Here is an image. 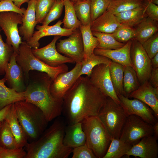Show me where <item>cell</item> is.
Returning a JSON list of instances; mask_svg holds the SVG:
<instances>
[{
  "label": "cell",
  "mask_w": 158,
  "mask_h": 158,
  "mask_svg": "<svg viewBox=\"0 0 158 158\" xmlns=\"http://www.w3.org/2000/svg\"><path fill=\"white\" fill-rule=\"evenodd\" d=\"M151 61L152 68H158V53L151 59Z\"/></svg>",
  "instance_id": "f907efd6"
},
{
  "label": "cell",
  "mask_w": 158,
  "mask_h": 158,
  "mask_svg": "<svg viewBox=\"0 0 158 158\" xmlns=\"http://www.w3.org/2000/svg\"><path fill=\"white\" fill-rule=\"evenodd\" d=\"M22 15L14 12L0 13V27L6 36V42L12 46L16 54L22 42L18 28V24H22Z\"/></svg>",
  "instance_id": "9c48e42d"
},
{
  "label": "cell",
  "mask_w": 158,
  "mask_h": 158,
  "mask_svg": "<svg viewBox=\"0 0 158 158\" xmlns=\"http://www.w3.org/2000/svg\"><path fill=\"white\" fill-rule=\"evenodd\" d=\"M76 63L74 67L70 71L59 74L52 81L50 91L54 97L63 99L66 93L78 78L81 65L80 63Z\"/></svg>",
  "instance_id": "9a60e30c"
},
{
  "label": "cell",
  "mask_w": 158,
  "mask_h": 158,
  "mask_svg": "<svg viewBox=\"0 0 158 158\" xmlns=\"http://www.w3.org/2000/svg\"><path fill=\"white\" fill-rule=\"evenodd\" d=\"M16 58L23 71L25 80L28 82L31 71L45 73L52 80L59 74L68 71V67L65 64L57 67H52L43 63L34 55L32 48L25 41L22 42L20 45Z\"/></svg>",
  "instance_id": "8992f818"
},
{
  "label": "cell",
  "mask_w": 158,
  "mask_h": 158,
  "mask_svg": "<svg viewBox=\"0 0 158 158\" xmlns=\"http://www.w3.org/2000/svg\"><path fill=\"white\" fill-rule=\"evenodd\" d=\"M153 135L158 139V122L157 121L153 125Z\"/></svg>",
  "instance_id": "f5cc1de1"
},
{
  "label": "cell",
  "mask_w": 158,
  "mask_h": 158,
  "mask_svg": "<svg viewBox=\"0 0 158 158\" xmlns=\"http://www.w3.org/2000/svg\"><path fill=\"white\" fill-rule=\"evenodd\" d=\"M88 77L92 83L106 97H110L116 102L120 104V100L114 90L111 80L109 66L101 64L96 66Z\"/></svg>",
  "instance_id": "7c38bea8"
},
{
  "label": "cell",
  "mask_w": 158,
  "mask_h": 158,
  "mask_svg": "<svg viewBox=\"0 0 158 158\" xmlns=\"http://www.w3.org/2000/svg\"><path fill=\"white\" fill-rule=\"evenodd\" d=\"M121 24L115 15L107 10L91 24L92 31L112 33Z\"/></svg>",
  "instance_id": "cb8c5ba5"
},
{
  "label": "cell",
  "mask_w": 158,
  "mask_h": 158,
  "mask_svg": "<svg viewBox=\"0 0 158 158\" xmlns=\"http://www.w3.org/2000/svg\"><path fill=\"white\" fill-rule=\"evenodd\" d=\"M144 14L156 21H158V6L153 3L151 0H143Z\"/></svg>",
  "instance_id": "f6af8a7d"
},
{
  "label": "cell",
  "mask_w": 158,
  "mask_h": 158,
  "mask_svg": "<svg viewBox=\"0 0 158 158\" xmlns=\"http://www.w3.org/2000/svg\"><path fill=\"white\" fill-rule=\"evenodd\" d=\"M63 8V0L55 1L44 19L42 25H48L52 21L59 18L61 15Z\"/></svg>",
  "instance_id": "b9f144b4"
},
{
  "label": "cell",
  "mask_w": 158,
  "mask_h": 158,
  "mask_svg": "<svg viewBox=\"0 0 158 158\" xmlns=\"http://www.w3.org/2000/svg\"><path fill=\"white\" fill-rule=\"evenodd\" d=\"M79 29L81 33L84 48V59H85L94 53V49L97 48L99 44V42L97 37L92 34L91 25H81Z\"/></svg>",
  "instance_id": "83f0119b"
},
{
  "label": "cell",
  "mask_w": 158,
  "mask_h": 158,
  "mask_svg": "<svg viewBox=\"0 0 158 158\" xmlns=\"http://www.w3.org/2000/svg\"><path fill=\"white\" fill-rule=\"evenodd\" d=\"M82 0H70V1H71L73 3H74L77 1H82Z\"/></svg>",
  "instance_id": "11a10c76"
},
{
  "label": "cell",
  "mask_w": 158,
  "mask_h": 158,
  "mask_svg": "<svg viewBox=\"0 0 158 158\" xmlns=\"http://www.w3.org/2000/svg\"><path fill=\"white\" fill-rule=\"evenodd\" d=\"M77 16L81 24L91 25V0H83L73 3Z\"/></svg>",
  "instance_id": "e575fe53"
},
{
  "label": "cell",
  "mask_w": 158,
  "mask_h": 158,
  "mask_svg": "<svg viewBox=\"0 0 158 158\" xmlns=\"http://www.w3.org/2000/svg\"><path fill=\"white\" fill-rule=\"evenodd\" d=\"M81 123L86 145L97 158H103L112 138L106 127L98 116L86 118Z\"/></svg>",
  "instance_id": "5b68a950"
},
{
  "label": "cell",
  "mask_w": 158,
  "mask_h": 158,
  "mask_svg": "<svg viewBox=\"0 0 158 158\" xmlns=\"http://www.w3.org/2000/svg\"><path fill=\"white\" fill-rule=\"evenodd\" d=\"M142 46L148 56L152 59L158 53V33L157 32L145 41Z\"/></svg>",
  "instance_id": "7bdbcfd3"
},
{
  "label": "cell",
  "mask_w": 158,
  "mask_h": 158,
  "mask_svg": "<svg viewBox=\"0 0 158 158\" xmlns=\"http://www.w3.org/2000/svg\"><path fill=\"white\" fill-rule=\"evenodd\" d=\"M92 33L99 42L97 48L107 50L114 49L121 47L125 44L117 41L111 33L95 31H92Z\"/></svg>",
  "instance_id": "836d02e7"
},
{
  "label": "cell",
  "mask_w": 158,
  "mask_h": 158,
  "mask_svg": "<svg viewBox=\"0 0 158 158\" xmlns=\"http://www.w3.org/2000/svg\"><path fill=\"white\" fill-rule=\"evenodd\" d=\"M135 27V39L142 44L158 32V22L145 17Z\"/></svg>",
  "instance_id": "d4e9b609"
},
{
  "label": "cell",
  "mask_w": 158,
  "mask_h": 158,
  "mask_svg": "<svg viewBox=\"0 0 158 158\" xmlns=\"http://www.w3.org/2000/svg\"><path fill=\"white\" fill-rule=\"evenodd\" d=\"M0 27V75L5 74L6 66L14 53L13 47L3 41Z\"/></svg>",
  "instance_id": "74e56055"
},
{
  "label": "cell",
  "mask_w": 158,
  "mask_h": 158,
  "mask_svg": "<svg viewBox=\"0 0 158 158\" xmlns=\"http://www.w3.org/2000/svg\"><path fill=\"white\" fill-rule=\"evenodd\" d=\"M55 0H36L35 5L37 24L42 23Z\"/></svg>",
  "instance_id": "f35d334b"
},
{
  "label": "cell",
  "mask_w": 158,
  "mask_h": 158,
  "mask_svg": "<svg viewBox=\"0 0 158 158\" xmlns=\"http://www.w3.org/2000/svg\"><path fill=\"white\" fill-rule=\"evenodd\" d=\"M111 34L117 41L125 44L134 38L135 33L133 28L121 24Z\"/></svg>",
  "instance_id": "ab89813d"
},
{
  "label": "cell",
  "mask_w": 158,
  "mask_h": 158,
  "mask_svg": "<svg viewBox=\"0 0 158 158\" xmlns=\"http://www.w3.org/2000/svg\"><path fill=\"white\" fill-rule=\"evenodd\" d=\"M29 75L25 91V101L40 108L48 122L60 116L63 100L55 98L51 94L50 86L52 79L44 72L37 71Z\"/></svg>",
  "instance_id": "3957f363"
},
{
  "label": "cell",
  "mask_w": 158,
  "mask_h": 158,
  "mask_svg": "<svg viewBox=\"0 0 158 158\" xmlns=\"http://www.w3.org/2000/svg\"><path fill=\"white\" fill-rule=\"evenodd\" d=\"M153 125L135 115L127 116L119 139L132 146L142 138L153 135Z\"/></svg>",
  "instance_id": "ba28073f"
},
{
  "label": "cell",
  "mask_w": 158,
  "mask_h": 158,
  "mask_svg": "<svg viewBox=\"0 0 158 158\" xmlns=\"http://www.w3.org/2000/svg\"><path fill=\"white\" fill-rule=\"evenodd\" d=\"M25 9L17 7L11 0H3L0 1V13L13 11L23 15Z\"/></svg>",
  "instance_id": "7dc6e473"
},
{
  "label": "cell",
  "mask_w": 158,
  "mask_h": 158,
  "mask_svg": "<svg viewBox=\"0 0 158 158\" xmlns=\"http://www.w3.org/2000/svg\"><path fill=\"white\" fill-rule=\"evenodd\" d=\"M140 85L136 72L133 68L130 66H124L123 95L128 97L132 92L137 90Z\"/></svg>",
  "instance_id": "f546056e"
},
{
  "label": "cell",
  "mask_w": 158,
  "mask_h": 158,
  "mask_svg": "<svg viewBox=\"0 0 158 158\" xmlns=\"http://www.w3.org/2000/svg\"><path fill=\"white\" fill-rule=\"evenodd\" d=\"M132 42V40H130L121 47L116 49L107 50L96 48L94 53L105 56L124 66L133 67L130 54Z\"/></svg>",
  "instance_id": "ffe728a7"
},
{
  "label": "cell",
  "mask_w": 158,
  "mask_h": 158,
  "mask_svg": "<svg viewBox=\"0 0 158 158\" xmlns=\"http://www.w3.org/2000/svg\"><path fill=\"white\" fill-rule=\"evenodd\" d=\"M63 142L65 146L73 149L86 144V136L81 122L66 126Z\"/></svg>",
  "instance_id": "7402d4cb"
},
{
  "label": "cell",
  "mask_w": 158,
  "mask_h": 158,
  "mask_svg": "<svg viewBox=\"0 0 158 158\" xmlns=\"http://www.w3.org/2000/svg\"><path fill=\"white\" fill-rule=\"evenodd\" d=\"M0 146L8 149L17 148L14 137L5 120L2 122L0 127Z\"/></svg>",
  "instance_id": "8d00e7d4"
},
{
  "label": "cell",
  "mask_w": 158,
  "mask_h": 158,
  "mask_svg": "<svg viewBox=\"0 0 158 158\" xmlns=\"http://www.w3.org/2000/svg\"><path fill=\"white\" fill-rule=\"evenodd\" d=\"M61 37L55 36L46 46L40 48L32 49L33 54L43 63L52 67H57L67 63H75L73 60L62 55L57 50L56 44Z\"/></svg>",
  "instance_id": "5bb4252c"
},
{
  "label": "cell",
  "mask_w": 158,
  "mask_h": 158,
  "mask_svg": "<svg viewBox=\"0 0 158 158\" xmlns=\"http://www.w3.org/2000/svg\"><path fill=\"white\" fill-rule=\"evenodd\" d=\"M151 1L153 3L158 5V0H151Z\"/></svg>",
  "instance_id": "db71d44e"
},
{
  "label": "cell",
  "mask_w": 158,
  "mask_h": 158,
  "mask_svg": "<svg viewBox=\"0 0 158 158\" xmlns=\"http://www.w3.org/2000/svg\"><path fill=\"white\" fill-rule=\"evenodd\" d=\"M55 1H60V0H55Z\"/></svg>",
  "instance_id": "6f0895ef"
},
{
  "label": "cell",
  "mask_w": 158,
  "mask_h": 158,
  "mask_svg": "<svg viewBox=\"0 0 158 158\" xmlns=\"http://www.w3.org/2000/svg\"><path fill=\"white\" fill-rule=\"evenodd\" d=\"M18 7L20 8L21 6L24 3L28 2L30 0H11Z\"/></svg>",
  "instance_id": "816d5d0a"
},
{
  "label": "cell",
  "mask_w": 158,
  "mask_h": 158,
  "mask_svg": "<svg viewBox=\"0 0 158 158\" xmlns=\"http://www.w3.org/2000/svg\"><path fill=\"white\" fill-rule=\"evenodd\" d=\"M65 14L62 21L63 28L74 31L79 28L81 23L78 19L74 7L70 0H63Z\"/></svg>",
  "instance_id": "f1b7e54d"
},
{
  "label": "cell",
  "mask_w": 158,
  "mask_h": 158,
  "mask_svg": "<svg viewBox=\"0 0 158 158\" xmlns=\"http://www.w3.org/2000/svg\"><path fill=\"white\" fill-rule=\"evenodd\" d=\"M148 81L152 86L158 88V68H152Z\"/></svg>",
  "instance_id": "c3c4849f"
},
{
  "label": "cell",
  "mask_w": 158,
  "mask_h": 158,
  "mask_svg": "<svg viewBox=\"0 0 158 158\" xmlns=\"http://www.w3.org/2000/svg\"><path fill=\"white\" fill-rule=\"evenodd\" d=\"M107 97L88 76H80L63 98L62 114L66 123L72 124L97 116Z\"/></svg>",
  "instance_id": "6da1fadb"
},
{
  "label": "cell",
  "mask_w": 158,
  "mask_h": 158,
  "mask_svg": "<svg viewBox=\"0 0 158 158\" xmlns=\"http://www.w3.org/2000/svg\"><path fill=\"white\" fill-rule=\"evenodd\" d=\"M132 146L119 138H112L109 145L103 158H120L126 155Z\"/></svg>",
  "instance_id": "1f68e13d"
},
{
  "label": "cell",
  "mask_w": 158,
  "mask_h": 158,
  "mask_svg": "<svg viewBox=\"0 0 158 158\" xmlns=\"http://www.w3.org/2000/svg\"><path fill=\"white\" fill-rule=\"evenodd\" d=\"M111 1V0H91V23L107 10Z\"/></svg>",
  "instance_id": "60d3db41"
},
{
  "label": "cell",
  "mask_w": 158,
  "mask_h": 158,
  "mask_svg": "<svg viewBox=\"0 0 158 158\" xmlns=\"http://www.w3.org/2000/svg\"><path fill=\"white\" fill-rule=\"evenodd\" d=\"M26 154L23 148L8 149L0 146V158H25Z\"/></svg>",
  "instance_id": "ee69618b"
},
{
  "label": "cell",
  "mask_w": 158,
  "mask_h": 158,
  "mask_svg": "<svg viewBox=\"0 0 158 158\" xmlns=\"http://www.w3.org/2000/svg\"><path fill=\"white\" fill-rule=\"evenodd\" d=\"M118 96L120 104L127 116L136 115L152 125L158 121L153 110L144 102L136 98L131 99L122 95Z\"/></svg>",
  "instance_id": "4fadbf2b"
},
{
  "label": "cell",
  "mask_w": 158,
  "mask_h": 158,
  "mask_svg": "<svg viewBox=\"0 0 158 158\" xmlns=\"http://www.w3.org/2000/svg\"><path fill=\"white\" fill-rule=\"evenodd\" d=\"M130 98H136L149 106L158 118V88L154 87L148 80L145 81L137 90L128 96Z\"/></svg>",
  "instance_id": "d6986e66"
},
{
  "label": "cell",
  "mask_w": 158,
  "mask_h": 158,
  "mask_svg": "<svg viewBox=\"0 0 158 158\" xmlns=\"http://www.w3.org/2000/svg\"><path fill=\"white\" fill-rule=\"evenodd\" d=\"M130 54L133 68L141 85L150 78L152 68L151 59L142 45L135 39L132 40Z\"/></svg>",
  "instance_id": "30bf717a"
},
{
  "label": "cell",
  "mask_w": 158,
  "mask_h": 158,
  "mask_svg": "<svg viewBox=\"0 0 158 158\" xmlns=\"http://www.w3.org/2000/svg\"><path fill=\"white\" fill-rule=\"evenodd\" d=\"M8 123L14 137L17 147L23 148L28 143L27 135L20 123L17 115L14 103H13L5 119Z\"/></svg>",
  "instance_id": "603a6c76"
},
{
  "label": "cell",
  "mask_w": 158,
  "mask_h": 158,
  "mask_svg": "<svg viewBox=\"0 0 158 158\" xmlns=\"http://www.w3.org/2000/svg\"><path fill=\"white\" fill-rule=\"evenodd\" d=\"M2 122H0V126H1V124H2Z\"/></svg>",
  "instance_id": "9f6ffc18"
},
{
  "label": "cell",
  "mask_w": 158,
  "mask_h": 158,
  "mask_svg": "<svg viewBox=\"0 0 158 158\" xmlns=\"http://www.w3.org/2000/svg\"><path fill=\"white\" fill-rule=\"evenodd\" d=\"M18 120L26 133L28 141L38 139L47 128L48 122L41 110L25 100L14 103Z\"/></svg>",
  "instance_id": "277c9868"
},
{
  "label": "cell",
  "mask_w": 158,
  "mask_h": 158,
  "mask_svg": "<svg viewBox=\"0 0 158 158\" xmlns=\"http://www.w3.org/2000/svg\"><path fill=\"white\" fill-rule=\"evenodd\" d=\"M14 52L11 56L5 70L4 78L8 87L18 92L25 91L26 86L23 71L16 60Z\"/></svg>",
  "instance_id": "2e32d148"
},
{
  "label": "cell",
  "mask_w": 158,
  "mask_h": 158,
  "mask_svg": "<svg viewBox=\"0 0 158 158\" xmlns=\"http://www.w3.org/2000/svg\"><path fill=\"white\" fill-rule=\"evenodd\" d=\"M112 61L104 56L95 54L93 53L88 58L83 59L81 63V68L78 74V77L83 75L89 77L93 68L101 64L109 66Z\"/></svg>",
  "instance_id": "4dcf8cb0"
},
{
  "label": "cell",
  "mask_w": 158,
  "mask_h": 158,
  "mask_svg": "<svg viewBox=\"0 0 158 158\" xmlns=\"http://www.w3.org/2000/svg\"><path fill=\"white\" fill-rule=\"evenodd\" d=\"M4 77L0 79V110L6 106L21 101L25 100V92H18L6 86Z\"/></svg>",
  "instance_id": "484cf974"
},
{
  "label": "cell",
  "mask_w": 158,
  "mask_h": 158,
  "mask_svg": "<svg viewBox=\"0 0 158 158\" xmlns=\"http://www.w3.org/2000/svg\"><path fill=\"white\" fill-rule=\"evenodd\" d=\"M62 23V21L59 20L51 26L36 25V28L37 30L34 32L32 37L26 42L27 44L32 49H37L40 45L39 41L43 37L49 36L68 37L73 31L61 27Z\"/></svg>",
  "instance_id": "e0dca14e"
},
{
  "label": "cell",
  "mask_w": 158,
  "mask_h": 158,
  "mask_svg": "<svg viewBox=\"0 0 158 158\" xmlns=\"http://www.w3.org/2000/svg\"><path fill=\"white\" fill-rule=\"evenodd\" d=\"M72 152V158H97L86 144L73 148Z\"/></svg>",
  "instance_id": "bcb514c9"
},
{
  "label": "cell",
  "mask_w": 158,
  "mask_h": 158,
  "mask_svg": "<svg viewBox=\"0 0 158 158\" xmlns=\"http://www.w3.org/2000/svg\"><path fill=\"white\" fill-rule=\"evenodd\" d=\"M66 122L60 116L56 118L37 140L24 147L25 158H67L73 148L63 144Z\"/></svg>",
  "instance_id": "7a4b0ae2"
},
{
  "label": "cell",
  "mask_w": 158,
  "mask_h": 158,
  "mask_svg": "<svg viewBox=\"0 0 158 158\" xmlns=\"http://www.w3.org/2000/svg\"><path fill=\"white\" fill-rule=\"evenodd\" d=\"M60 53L80 63L84 58V51L82 37L79 28L73 31L67 38L61 39L56 46Z\"/></svg>",
  "instance_id": "8fae6325"
},
{
  "label": "cell",
  "mask_w": 158,
  "mask_h": 158,
  "mask_svg": "<svg viewBox=\"0 0 158 158\" xmlns=\"http://www.w3.org/2000/svg\"><path fill=\"white\" fill-rule=\"evenodd\" d=\"M12 104L6 106L0 110V122L3 121L6 118L10 111Z\"/></svg>",
  "instance_id": "681fc988"
},
{
  "label": "cell",
  "mask_w": 158,
  "mask_h": 158,
  "mask_svg": "<svg viewBox=\"0 0 158 158\" xmlns=\"http://www.w3.org/2000/svg\"><path fill=\"white\" fill-rule=\"evenodd\" d=\"M111 80L117 95H123V79L124 66L112 61L109 66Z\"/></svg>",
  "instance_id": "d6a6232c"
},
{
  "label": "cell",
  "mask_w": 158,
  "mask_h": 158,
  "mask_svg": "<svg viewBox=\"0 0 158 158\" xmlns=\"http://www.w3.org/2000/svg\"><path fill=\"white\" fill-rule=\"evenodd\" d=\"M114 15L121 24L132 28L136 26L145 17L143 5Z\"/></svg>",
  "instance_id": "4316f807"
},
{
  "label": "cell",
  "mask_w": 158,
  "mask_h": 158,
  "mask_svg": "<svg viewBox=\"0 0 158 158\" xmlns=\"http://www.w3.org/2000/svg\"><path fill=\"white\" fill-rule=\"evenodd\" d=\"M143 0H111L107 10L115 14L142 6Z\"/></svg>",
  "instance_id": "d590c367"
},
{
  "label": "cell",
  "mask_w": 158,
  "mask_h": 158,
  "mask_svg": "<svg viewBox=\"0 0 158 158\" xmlns=\"http://www.w3.org/2000/svg\"><path fill=\"white\" fill-rule=\"evenodd\" d=\"M36 0H30L22 16V23L18 28L19 34L24 41L27 42L32 37L37 24L35 13Z\"/></svg>",
  "instance_id": "44dd1931"
},
{
  "label": "cell",
  "mask_w": 158,
  "mask_h": 158,
  "mask_svg": "<svg viewBox=\"0 0 158 158\" xmlns=\"http://www.w3.org/2000/svg\"><path fill=\"white\" fill-rule=\"evenodd\" d=\"M157 139L153 135L142 138L132 146L126 155L141 158H157Z\"/></svg>",
  "instance_id": "ac0fdd59"
},
{
  "label": "cell",
  "mask_w": 158,
  "mask_h": 158,
  "mask_svg": "<svg viewBox=\"0 0 158 158\" xmlns=\"http://www.w3.org/2000/svg\"><path fill=\"white\" fill-rule=\"evenodd\" d=\"M1 0H0V1H1Z\"/></svg>",
  "instance_id": "680465c9"
},
{
  "label": "cell",
  "mask_w": 158,
  "mask_h": 158,
  "mask_svg": "<svg viewBox=\"0 0 158 158\" xmlns=\"http://www.w3.org/2000/svg\"><path fill=\"white\" fill-rule=\"evenodd\" d=\"M98 116L104 125L112 138H119L127 116L120 104L107 97Z\"/></svg>",
  "instance_id": "52a82bcc"
}]
</instances>
